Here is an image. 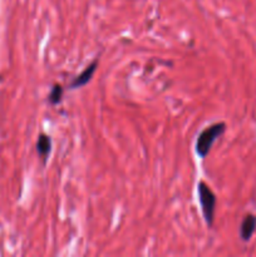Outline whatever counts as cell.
Masks as SVG:
<instances>
[{
  "instance_id": "1",
  "label": "cell",
  "mask_w": 256,
  "mask_h": 257,
  "mask_svg": "<svg viewBox=\"0 0 256 257\" xmlns=\"http://www.w3.org/2000/svg\"><path fill=\"white\" fill-rule=\"evenodd\" d=\"M226 124L225 123H216L211 127L206 128L200 136H198L197 143H196V151L200 155V157L205 158L210 153L211 147L215 143V141L225 132Z\"/></svg>"
},
{
  "instance_id": "2",
  "label": "cell",
  "mask_w": 256,
  "mask_h": 257,
  "mask_svg": "<svg viewBox=\"0 0 256 257\" xmlns=\"http://www.w3.org/2000/svg\"><path fill=\"white\" fill-rule=\"evenodd\" d=\"M198 197H200L201 208H202L203 217L208 226H212L215 218L216 208V196L210 187L205 182H200L198 185Z\"/></svg>"
},
{
  "instance_id": "3",
  "label": "cell",
  "mask_w": 256,
  "mask_h": 257,
  "mask_svg": "<svg viewBox=\"0 0 256 257\" xmlns=\"http://www.w3.org/2000/svg\"><path fill=\"white\" fill-rule=\"evenodd\" d=\"M97 65H98V60H94L92 64L88 65V67L85 68V69L83 70V72L80 73V74L78 75V77L75 78L72 83H70V88H72V89H74V88H79V87H83V85L87 84V83L92 79V77H93V74H94L95 70H97Z\"/></svg>"
},
{
  "instance_id": "4",
  "label": "cell",
  "mask_w": 256,
  "mask_h": 257,
  "mask_svg": "<svg viewBox=\"0 0 256 257\" xmlns=\"http://www.w3.org/2000/svg\"><path fill=\"white\" fill-rule=\"evenodd\" d=\"M256 230V216L247 215L243 218L242 223L240 227V237L243 241H248L252 237L253 232Z\"/></svg>"
},
{
  "instance_id": "5",
  "label": "cell",
  "mask_w": 256,
  "mask_h": 257,
  "mask_svg": "<svg viewBox=\"0 0 256 257\" xmlns=\"http://www.w3.org/2000/svg\"><path fill=\"white\" fill-rule=\"evenodd\" d=\"M37 151L42 157H47L49 155L50 151H52V140H50L49 136L40 135L37 142Z\"/></svg>"
},
{
  "instance_id": "6",
  "label": "cell",
  "mask_w": 256,
  "mask_h": 257,
  "mask_svg": "<svg viewBox=\"0 0 256 257\" xmlns=\"http://www.w3.org/2000/svg\"><path fill=\"white\" fill-rule=\"evenodd\" d=\"M62 95H63V88L60 87L59 84H55L54 87H53L52 92L49 93V102L52 103V104H58V103L62 100Z\"/></svg>"
}]
</instances>
